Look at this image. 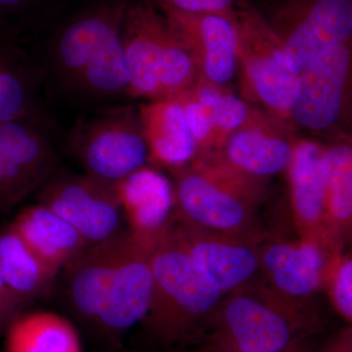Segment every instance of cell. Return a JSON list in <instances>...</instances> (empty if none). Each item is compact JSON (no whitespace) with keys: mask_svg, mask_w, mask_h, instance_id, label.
<instances>
[{"mask_svg":"<svg viewBox=\"0 0 352 352\" xmlns=\"http://www.w3.org/2000/svg\"><path fill=\"white\" fill-rule=\"evenodd\" d=\"M127 0H89L60 20L32 50L44 89L76 101L129 98L122 27Z\"/></svg>","mask_w":352,"mask_h":352,"instance_id":"cell-1","label":"cell"},{"mask_svg":"<svg viewBox=\"0 0 352 352\" xmlns=\"http://www.w3.org/2000/svg\"><path fill=\"white\" fill-rule=\"evenodd\" d=\"M153 245L127 230L87 247L63 270L69 309L109 340L142 323L151 302Z\"/></svg>","mask_w":352,"mask_h":352,"instance_id":"cell-2","label":"cell"},{"mask_svg":"<svg viewBox=\"0 0 352 352\" xmlns=\"http://www.w3.org/2000/svg\"><path fill=\"white\" fill-rule=\"evenodd\" d=\"M175 221L214 232L258 234L256 214L266 182L233 170L214 155L170 170Z\"/></svg>","mask_w":352,"mask_h":352,"instance_id":"cell-3","label":"cell"},{"mask_svg":"<svg viewBox=\"0 0 352 352\" xmlns=\"http://www.w3.org/2000/svg\"><path fill=\"white\" fill-rule=\"evenodd\" d=\"M151 265V302L141 324L162 344L186 340L210 321L223 292L170 231L153 245Z\"/></svg>","mask_w":352,"mask_h":352,"instance_id":"cell-4","label":"cell"},{"mask_svg":"<svg viewBox=\"0 0 352 352\" xmlns=\"http://www.w3.org/2000/svg\"><path fill=\"white\" fill-rule=\"evenodd\" d=\"M122 43L131 100L177 99L198 80L191 53L154 0H127Z\"/></svg>","mask_w":352,"mask_h":352,"instance_id":"cell-5","label":"cell"},{"mask_svg":"<svg viewBox=\"0 0 352 352\" xmlns=\"http://www.w3.org/2000/svg\"><path fill=\"white\" fill-rule=\"evenodd\" d=\"M208 322L210 346L222 352H287L312 323L302 303L258 279L224 296Z\"/></svg>","mask_w":352,"mask_h":352,"instance_id":"cell-6","label":"cell"},{"mask_svg":"<svg viewBox=\"0 0 352 352\" xmlns=\"http://www.w3.org/2000/svg\"><path fill=\"white\" fill-rule=\"evenodd\" d=\"M65 144L85 175L113 189L150 164L138 108L126 104L78 120Z\"/></svg>","mask_w":352,"mask_h":352,"instance_id":"cell-7","label":"cell"},{"mask_svg":"<svg viewBox=\"0 0 352 352\" xmlns=\"http://www.w3.org/2000/svg\"><path fill=\"white\" fill-rule=\"evenodd\" d=\"M235 20L242 97L291 124L298 76L289 67L281 41L261 9L247 0H238Z\"/></svg>","mask_w":352,"mask_h":352,"instance_id":"cell-8","label":"cell"},{"mask_svg":"<svg viewBox=\"0 0 352 352\" xmlns=\"http://www.w3.org/2000/svg\"><path fill=\"white\" fill-rule=\"evenodd\" d=\"M289 120L315 140L352 135V39L338 44L298 76Z\"/></svg>","mask_w":352,"mask_h":352,"instance_id":"cell-9","label":"cell"},{"mask_svg":"<svg viewBox=\"0 0 352 352\" xmlns=\"http://www.w3.org/2000/svg\"><path fill=\"white\" fill-rule=\"evenodd\" d=\"M296 76L352 39V0H274L261 10Z\"/></svg>","mask_w":352,"mask_h":352,"instance_id":"cell-10","label":"cell"},{"mask_svg":"<svg viewBox=\"0 0 352 352\" xmlns=\"http://www.w3.org/2000/svg\"><path fill=\"white\" fill-rule=\"evenodd\" d=\"M54 133L44 107L0 124V210L17 206L56 173Z\"/></svg>","mask_w":352,"mask_h":352,"instance_id":"cell-11","label":"cell"},{"mask_svg":"<svg viewBox=\"0 0 352 352\" xmlns=\"http://www.w3.org/2000/svg\"><path fill=\"white\" fill-rule=\"evenodd\" d=\"M38 203L68 221L88 247L129 230L116 190L87 175L56 171L41 187Z\"/></svg>","mask_w":352,"mask_h":352,"instance_id":"cell-12","label":"cell"},{"mask_svg":"<svg viewBox=\"0 0 352 352\" xmlns=\"http://www.w3.org/2000/svg\"><path fill=\"white\" fill-rule=\"evenodd\" d=\"M344 248L331 241L300 238L263 241L261 274L279 295L302 303L325 289L331 270Z\"/></svg>","mask_w":352,"mask_h":352,"instance_id":"cell-13","label":"cell"},{"mask_svg":"<svg viewBox=\"0 0 352 352\" xmlns=\"http://www.w3.org/2000/svg\"><path fill=\"white\" fill-rule=\"evenodd\" d=\"M298 138L288 122L254 107L245 124L212 155L238 173L266 182L272 176L286 173Z\"/></svg>","mask_w":352,"mask_h":352,"instance_id":"cell-14","label":"cell"},{"mask_svg":"<svg viewBox=\"0 0 352 352\" xmlns=\"http://www.w3.org/2000/svg\"><path fill=\"white\" fill-rule=\"evenodd\" d=\"M171 237L219 284L224 296L244 288L261 275V234L214 232L175 221Z\"/></svg>","mask_w":352,"mask_h":352,"instance_id":"cell-15","label":"cell"},{"mask_svg":"<svg viewBox=\"0 0 352 352\" xmlns=\"http://www.w3.org/2000/svg\"><path fill=\"white\" fill-rule=\"evenodd\" d=\"M170 29L188 48L199 76L228 87L238 69V30L235 17L183 12L154 0Z\"/></svg>","mask_w":352,"mask_h":352,"instance_id":"cell-16","label":"cell"},{"mask_svg":"<svg viewBox=\"0 0 352 352\" xmlns=\"http://www.w3.org/2000/svg\"><path fill=\"white\" fill-rule=\"evenodd\" d=\"M321 153V141L298 138L286 170L289 203L300 238L328 240L340 245L328 226L329 190L322 171Z\"/></svg>","mask_w":352,"mask_h":352,"instance_id":"cell-17","label":"cell"},{"mask_svg":"<svg viewBox=\"0 0 352 352\" xmlns=\"http://www.w3.org/2000/svg\"><path fill=\"white\" fill-rule=\"evenodd\" d=\"M127 229L140 239L155 244L175 222V189L171 178L146 166L116 187Z\"/></svg>","mask_w":352,"mask_h":352,"instance_id":"cell-18","label":"cell"},{"mask_svg":"<svg viewBox=\"0 0 352 352\" xmlns=\"http://www.w3.org/2000/svg\"><path fill=\"white\" fill-rule=\"evenodd\" d=\"M138 110L151 166L170 171L196 159L198 146L179 100L145 101Z\"/></svg>","mask_w":352,"mask_h":352,"instance_id":"cell-19","label":"cell"},{"mask_svg":"<svg viewBox=\"0 0 352 352\" xmlns=\"http://www.w3.org/2000/svg\"><path fill=\"white\" fill-rule=\"evenodd\" d=\"M43 74L24 39L0 32V124L43 107Z\"/></svg>","mask_w":352,"mask_h":352,"instance_id":"cell-20","label":"cell"},{"mask_svg":"<svg viewBox=\"0 0 352 352\" xmlns=\"http://www.w3.org/2000/svg\"><path fill=\"white\" fill-rule=\"evenodd\" d=\"M10 226L36 256L58 273L88 247L68 221L43 204L21 210Z\"/></svg>","mask_w":352,"mask_h":352,"instance_id":"cell-21","label":"cell"},{"mask_svg":"<svg viewBox=\"0 0 352 352\" xmlns=\"http://www.w3.org/2000/svg\"><path fill=\"white\" fill-rule=\"evenodd\" d=\"M0 265L7 287L25 305L50 295L59 274L31 251L10 223L0 230Z\"/></svg>","mask_w":352,"mask_h":352,"instance_id":"cell-22","label":"cell"},{"mask_svg":"<svg viewBox=\"0 0 352 352\" xmlns=\"http://www.w3.org/2000/svg\"><path fill=\"white\" fill-rule=\"evenodd\" d=\"M4 333L6 352H82L75 326L54 312H21Z\"/></svg>","mask_w":352,"mask_h":352,"instance_id":"cell-23","label":"cell"},{"mask_svg":"<svg viewBox=\"0 0 352 352\" xmlns=\"http://www.w3.org/2000/svg\"><path fill=\"white\" fill-rule=\"evenodd\" d=\"M321 168L329 192L352 193L351 134L322 142Z\"/></svg>","mask_w":352,"mask_h":352,"instance_id":"cell-24","label":"cell"},{"mask_svg":"<svg viewBox=\"0 0 352 352\" xmlns=\"http://www.w3.org/2000/svg\"><path fill=\"white\" fill-rule=\"evenodd\" d=\"M325 289L338 314L352 324V252L340 254Z\"/></svg>","mask_w":352,"mask_h":352,"instance_id":"cell-25","label":"cell"},{"mask_svg":"<svg viewBox=\"0 0 352 352\" xmlns=\"http://www.w3.org/2000/svg\"><path fill=\"white\" fill-rule=\"evenodd\" d=\"M45 3L46 0H0V32L23 39Z\"/></svg>","mask_w":352,"mask_h":352,"instance_id":"cell-26","label":"cell"},{"mask_svg":"<svg viewBox=\"0 0 352 352\" xmlns=\"http://www.w3.org/2000/svg\"><path fill=\"white\" fill-rule=\"evenodd\" d=\"M166 6L195 14H217L235 17L238 0H156Z\"/></svg>","mask_w":352,"mask_h":352,"instance_id":"cell-27","label":"cell"},{"mask_svg":"<svg viewBox=\"0 0 352 352\" xmlns=\"http://www.w3.org/2000/svg\"><path fill=\"white\" fill-rule=\"evenodd\" d=\"M24 307V303L7 287L0 265V333L6 331L9 323L22 312L21 310Z\"/></svg>","mask_w":352,"mask_h":352,"instance_id":"cell-28","label":"cell"},{"mask_svg":"<svg viewBox=\"0 0 352 352\" xmlns=\"http://www.w3.org/2000/svg\"><path fill=\"white\" fill-rule=\"evenodd\" d=\"M329 352H352V327L340 333L333 340Z\"/></svg>","mask_w":352,"mask_h":352,"instance_id":"cell-29","label":"cell"},{"mask_svg":"<svg viewBox=\"0 0 352 352\" xmlns=\"http://www.w3.org/2000/svg\"><path fill=\"white\" fill-rule=\"evenodd\" d=\"M203 352H222L217 351V349H212V347L208 346V349H204Z\"/></svg>","mask_w":352,"mask_h":352,"instance_id":"cell-30","label":"cell"},{"mask_svg":"<svg viewBox=\"0 0 352 352\" xmlns=\"http://www.w3.org/2000/svg\"><path fill=\"white\" fill-rule=\"evenodd\" d=\"M113 352H122V351H113Z\"/></svg>","mask_w":352,"mask_h":352,"instance_id":"cell-31","label":"cell"}]
</instances>
